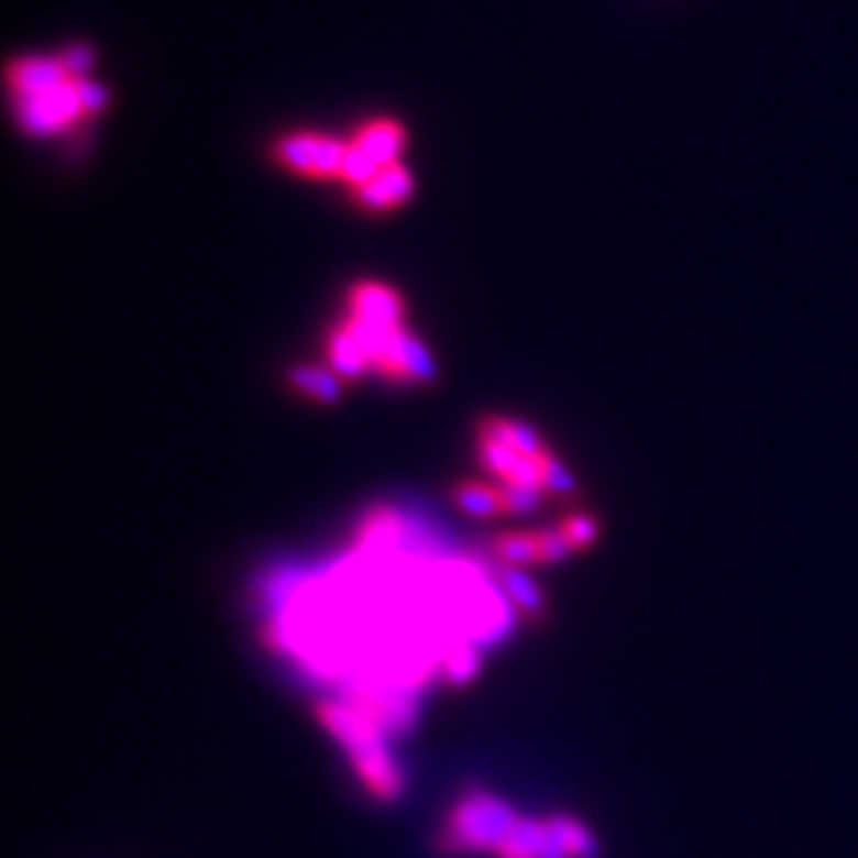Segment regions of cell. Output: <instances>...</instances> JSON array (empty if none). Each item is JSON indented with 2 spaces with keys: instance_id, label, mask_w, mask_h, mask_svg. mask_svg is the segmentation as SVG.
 I'll use <instances>...</instances> for the list:
<instances>
[{
  "instance_id": "22",
  "label": "cell",
  "mask_w": 858,
  "mask_h": 858,
  "mask_svg": "<svg viewBox=\"0 0 858 858\" xmlns=\"http://www.w3.org/2000/svg\"><path fill=\"white\" fill-rule=\"evenodd\" d=\"M375 182L384 187V193L389 195L392 204H404L411 195V176L406 173L400 164H389V167H381V173L375 176Z\"/></svg>"
},
{
  "instance_id": "3",
  "label": "cell",
  "mask_w": 858,
  "mask_h": 858,
  "mask_svg": "<svg viewBox=\"0 0 858 858\" xmlns=\"http://www.w3.org/2000/svg\"><path fill=\"white\" fill-rule=\"evenodd\" d=\"M386 375H397V378H417V381H433L437 378V367H433L431 356L426 348L411 337L404 328H395L386 351L384 362L378 364Z\"/></svg>"
},
{
  "instance_id": "25",
  "label": "cell",
  "mask_w": 858,
  "mask_h": 858,
  "mask_svg": "<svg viewBox=\"0 0 858 858\" xmlns=\"http://www.w3.org/2000/svg\"><path fill=\"white\" fill-rule=\"evenodd\" d=\"M561 531H564V537L570 539V544H572V548H575V550L590 548V544L597 539V526H595V520H590V517H584V514H575V517H566L564 526H561Z\"/></svg>"
},
{
  "instance_id": "31",
  "label": "cell",
  "mask_w": 858,
  "mask_h": 858,
  "mask_svg": "<svg viewBox=\"0 0 858 858\" xmlns=\"http://www.w3.org/2000/svg\"><path fill=\"white\" fill-rule=\"evenodd\" d=\"M356 204L362 206L364 211H375V215L395 206L378 182H370V184H364V187H356Z\"/></svg>"
},
{
  "instance_id": "34",
  "label": "cell",
  "mask_w": 858,
  "mask_h": 858,
  "mask_svg": "<svg viewBox=\"0 0 858 858\" xmlns=\"http://www.w3.org/2000/svg\"><path fill=\"white\" fill-rule=\"evenodd\" d=\"M315 375H317V367H295L293 373H289V381H293V386L298 392L311 395V389H315Z\"/></svg>"
},
{
  "instance_id": "12",
  "label": "cell",
  "mask_w": 858,
  "mask_h": 858,
  "mask_svg": "<svg viewBox=\"0 0 858 858\" xmlns=\"http://www.w3.org/2000/svg\"><path fill=\"white\" fill-rule=\"evenodd\" d=\"M320 719L326 723V728H331L339 739L345 741L348 748H353V745H359V741L375 734L373 725H370L362 714H356L348 706H322Z\"/></svg>"
},
{
  "instance_id": "28",
  "label": "cell",
  "mask_w": 858,
  "mask_h": 858,
  "mask_svg": "<svg viewBox=\"0 0 858 858\" xmlns=\"http://www.w3.org/2000/svg\"><path fill=\"white\" fill-rule=\"evenodd\" d=\"M506 484L539 486V490H542V468H539V455H520V462L514 464L512 473L506 475Z\"/></svg>"
},
{
  "instance_id": "19",
  "label": "cell",
  "mask_w": 858,
  "mask_h": 858,
  "mask_svg": "<svg viewBox=\"0 0 858 858\" xmlns=\"http://www.w3.org/2000/svg\"><path fill=\"white\" fill-rule=\"evenodd\" d=\"M479 462L484 464L490 473L501 475L506 481V475L512 473V468L520 462V453L508 444H497V442H481L479 448Z\"/></svg>"
},
{
  "instance_id": "26",
  "label": "cell",
  "mask_w": 858,
  "mask_h": 858,
  "mask_svg": "<svg viewBox=\"0 0 858 858\" xmlns=\"http://www.w3.org/2000/svg\"><path fill=\"white\" fill-rule=\"evenodd\" d=\"M444 672H448V678L453 683L470 681V678L479 672V656H475V650L470 648L455 650V653L444 661Z\"/></svg>"
},
{
  "instance_id": "14",
  "label": "cell",
  "mask_w": 858,
  "mask_h": 858,
  "mask_svg": "<svg viewBox=\"0 0 858 858\" xmlns=\"http://www.w3.org/2000/svg\"><path fill=\"white\" fill-rule=\"evenodd\" d=\"M492 548L506 566L539 564L537 534H503L492 542Z\"/></svg>"
},
{
  "instance_id": "10",
  "label": "cell",
  "mask_w": 858,
  "mask_h": 858,
  "mask_svg": "<svg viewBox=\"0 0 858 858\" xmlns=\"http://www.w3.org/2000/svg\"><path fill=\"white\" fill-rule=\"evenodd\" d=\"M315 147L317 134H293L275 142L273 156L278 158L286 169L315 178Z\"/></svg>"
},
{
  "instance_id": "33",
  "label": "cell",
  "mask_w": 858,
  "mask_h": 858,
  "mask_svg": "<svg viewBox=\"0 0 858 858\" xmlns=\"http://www.w3.org/2000/svg\"><path fill=\"white\" fill-rule=\"evenodd\" d=\"M481 442H497L512 448V422L501 420V417H486L481 422Z\"/></svg>"
},
{
  "instance_id": "8",
  "label": "cell",
  "mask_w": 858,
  "mask_h": 858,
  "mask_svg": "<svg viewBox=\"0 0 858 858\" xmlns=\"http://www.w3.org/2000/svg\"><path fill=\"white\" fill-rule=\"evenodd\" d=\"M342 331L348 333V337L356 342L359 348H362V353L367 356L370 367H378L381 362H384L386 351H389V342H392V333L389 328H381L375 326V322L370 320H362V317L351 315L345 320V326H342Z\"/></svg>"
},
{
  "instance_id": "21",
  "label": "cell",
  "mask_w": 858,
  "mask_h": 858,
  "mask_svg": "<svg viewBox=\"0 0 858 858\" xmlns=\"http://www.w3.org/2000/svg\"><path fill=\"white\" fill-rule=\"evenodd\" d=\"M539 468H542V486L556 492V495H572L575 492V479L566 473L564 464H559L550 453H539Z\"/></svg>"
},
{
  "instance_id": "17",
  "label": "cell",
  "mask_w": 858,
  "mask_h": 858,
  "mask_svg": "<svg viewBox=\"0 0 858 858\" xmlns=\"http://www.w3.org/2000/svg\"><path fill=\"white\" fill-rule=\"evenodd\" d=\"M381 173V164L370 156L367 151H362L359 145H348L345 164H342V178L353 187H364V184L375 182V176Z\"/></svg>"
},
{
  "instance_id": "27",
  "label": "cell",
  "mask_w": 858,
  "mask_h": 858,
  "mask_svg": "<svg viewBox=\"0 0 858 858\" xmlns=\"http://www.w3.org/2000/svg\"><path fill=\"white\" fill-rule=\"evenodd\" d=\"M537 858H572L570 845H566L564 834L559 831L556 820H544V831H542V845H539V856Z\"/></svg>"
},
{
  "instance_id": "4",
  "label": "cell",
  "mask_w": 858,
  "mask_h": 858,
  "mask_svg": "<svg viewBox=\"0 0 858 858\" xmlns=\"http://www.w3.org/2000/svg\"><path fill=\"white\" fill-rule=\"evenodd\" d=\"M351 756L356 770L362 772L364 783H367L378 798H395V794L400 792V778H397L395 765H392V759L386 756L378 736L373 734L359 741V745H353Z\"/></svg>"
},
{
  "instance_id": "23",
  "label": "cell",
  "mask_w": 858,
  "mask_h": 858,
  "mask_svg": "<svg viewBox=\"0 0 858 858\" xmlns=\"http://www.w3.org/2000/svg\"><path fill=\"white\" fill-rule=\"evenodd\" d=\"M537 542H539V564H559V561H564L566 556L575 550L561 528H556V531H537Z\"/></svg>"
},
{
  "instance_id": "6",
  "label": "cell",
  "mask_w": 858,
  "mask_h": 858,
  "mask_svg": "<svg viewBox=\"0 0 858 858\" xmlns=\"http://www.w3.org/2000/svg\"><path fill=\"white\" fill-rule=\"evenodd\" d=\"M351 309L362 320L389 328V331L400 328V315H404L400 298L384 284H359L351 293Z\"/></svg>"
},
{
  "instance_id": "13",
  "label": "cell",
  "mask_w": 858,
  "mask_h": 858,
  "mask_svg": "<svg viewBox=\"0 0 858 858\" xmlns=\"http://www.w3.org/2000/svg\"><path fill=\"white\" fill-rule=\"evenodd\" d=\"M542 831H544V820L531 817H520L517 825L512 828V834L506 836V842L501 845L497 856L501 858H537L539 856V845H542Z\"/></svg>"
},
{
  "instance_id": "30",
  "label": "cell",
  "mask_w": 858,
  "mask_h": 858,
  "mask_svg": "<svg viewBox=\"0 0 858 858\" xmlns=\"http://www.w3.org/2000/svg\"><path fill=\"white\" fill-rule=\"evenodd\" d=\"M512 448L520 455L544 453L542 442H539V433L534 431L531 426H526V422H514V420H512Z\"/></svg>"
},
{
  "instance_id": "2",
  "label": "cell",
  "mask_w": 858,
  "mask_h": 858,
  "mask_svg": "<svg viewBox=\"0 0 858 858\" xmlns=\"http://www.w3.org/2000/svg\"><path fill=\"white\" fill-rule=\"evenodd\" d=\"M20 123L29 134H51L65 125H73L84 114L81 100H78L76 81H67L62 87L51 89L45 95H31V98H18Z\"/></svg>"
},
{
  "instance_id": "7",
  "label": "cell",
  "mask_w": 858,
  "mask_h": 858,
  "mask_svg": "<svg viewBox=\"0 0 858 858\" xmlns=\"http://www.w3.org/2000/svg\"><path fill=\"white\" fill-rule=\"evenodd\" d=\"M353 145L367 151L381 167H389V164H395L397 151L404 147V129L389 123V120H375V123L364 125V129L359 131Z\"/></svg>"
},
{
  "instance_id": "15",
  "label": "cell",
  "mask_w": 858,
  "mask_h": 858,
  "mask_svg": "<svg viewBox=\"0 0 858 858\" xmlns=\"http://www.w3.org/2000/svg\"><path fill=\"white\" fill-rule=\"evenodd\" d=\"M453 501L455 506L462 508V512L473 514V517H492V514L503 512L501 492L490 490V486L484 484H462L453 492Z\"/></svg>"
},
{
  "instance_id": "18",
  "label": "cell",
  "mask_w": 858,
  "mask_h": 858,
  "mask_svg": "<svg viewBox=\"0 0 858 858\" xmlns=\"http://www.w3.org/2000/svg\"><path fill=\"white\" fill-rule=\"evenodd\" d=\"M348 145L328 136H317L315 147V178H331L342 176V164H345Z\"/></svg>"
},
{
  "instance_id": "29",
  "label": "cell",
  "mask_w": 858,
  "mask_h": 858,
  "mask_svg": "<svg viewBox=\"0 0 858 858\" xmlns=\"http://www.w3.org/2000/svg\"><path fill=\"white\" fill-rule=\"evenodd\" d=\"M76 92H78V100H81V109L84 114H98V111H103L106 106H109V92H106V87H100V84L95 81H76Z\"/></svg>"
},
{
  "instance_id": "24",
  "label": "cell",
  "mask_w": 858,
  "mask_h": 858,
  "mask_svg": "<svg viewBox=\"0 0 858 858\" xmlns=\"http://www.w3.org/2000/svg\"><path fill=\"white\" fill-rule=\"evenodd\" d=\"M59 62H62V67H65V73L70 81H84V78H87V73L92 70L95 53L89 45H73V47H67L65 53H62Z\"/></svg>"
},
{
  "instance_id": "20",
  "label": "cell",
  "mask_w": 858,
  "mask_h": 858,
  "mask_svg": "<svg viewBox=\"0 0 858 858\" xmlns=\"http://www.w3.org/2000/svg\"><path fill=\"white\" fill-rule=\"evenodd\" d=\"M497 492H501L503 512H534V508L542 506V490L539 486H520L503 481Z\"/></svg>"
},
{
  "instance_id": "16",
  "label": "cell",
  "mask_w": 858,
  "mask_h": 858,
  "mask_svg": "<svg viewBox=\"0 0 858 858\" xmlns=\"http://www.w3.org/2000/svg\"><path fill=\"white\" fill-rule=\"evenodd\" d=\"M556 825H559V831L564 834L566 845H570L572 850V858H597L601 856V847H597L595 836H592V831L586 828L584 823H579V820H572V817H553Z\"/></svg>"
},
{
  "instance_id": "11",
  "label": "cell",
  "mask_w": 858,
  "mask_h": 858,
  "mask_svg": "<svg viewBox=\"0 0 858 858\" xmlns=\"http://www.w3.org/2000/svg\"><path fill=\"white\" fill-rule=\"evenodd\" d=\"M328 359H331V370L339 378H359V375L370 367L362 348H359L342 328L328 337Z\"/></svg>"
},
{
  "instance_id": "32",
  "label": "cell",
  "mask_w": 858,
  "mask_h": 858,
  "mask_svg": "<svg viewBox=\"0 0 858 858\" xmlns=\"http://www.w3.org/2000/svg\"><path fill=\"white\" fill-rule=\"evenodd\" d=\"M311 397H315V400H320V404H333V400L339 397V375L333 373V370L317 367Z\"/></svg>"
},
{
  "instance_id": "1",
  "label": "cell",
  "mask_w": 858,
  "mask_h": 858,
  "mask_svg": "<svg viewBox=\"0 0 858 858\" xmlns=\"http://www.w3.org/2000/svg\"><path fill=\"white\" fill-rule=\"evenodd\" d=\"M517 814L508 803L492 794L473 792L450 812L442 834L444 850H501L506 836L517 825Z\"/></svg>"
},
{
  "instance_id": "9",
  "label": "cell",
  "mask_w": 858,
  "mask_h": 858,
  "mask_svg": "<svg viewBox=\"0 0 858 858\" xmlns=\"http://www.w3.org/2000/svg\"><path fill=\"white\" fill-rule=\"evenodd\" d=\"M503 586H506V592L512 595L514 606L522 608L528 617H542L544 608H548L542 586H539L522 566H506V570H503Z\"/></svg>"
},
{
  "instance_id": "5",
  "label": "cell",
  "mask_w": 858,
  "mask_h": 858,
  "mask_svg": "<svg viewBox=\"0 0 858 858\" xmlns=\"http://www.w3.org/2000/svg\"><path fill=\"white\" fill-rule=\"evenodd\" d=\"M9 87L18 98H31V95H45L51 89L67 84L65 67H62L59 56L56 59H40V56H31V59H18L9 65L7 70Z\"/></svg>"
}]
</instances>
